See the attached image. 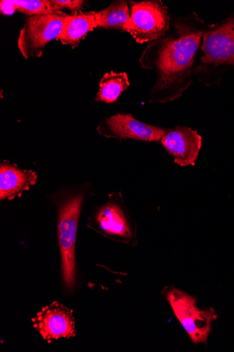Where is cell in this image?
Here are the masks:
<instances>
[{"mask_svg":"<svg viewBox=\"0 0 234 352\" xmlns=\"http://www.w3.org/2000/svg\"><path fill=\"white\" fill-rule=\"evenodd\" d=\"M176 34L160 42L154 63L159 79L154 87V100L165 103L180 97L191 82L194 56L205 32L176 23Z\"/></svg>","mask_w":234,"mask_h":352,"instance_id":"cell-1","label":"cell"},{"mask_svg":"<svg viewBox=\"0 0 234 352\" xmlns=\"http://www.w3.org/2000/svg\"><path fill=\"white\" fill-rule=\"evenodd\" d=\"M85 192L67 195L58 206V241L65 289L71 291L76 280L75 250L80 213Z\"/></svg>","mask_w":234,"mask_h":352,"instance_id":"cell-2","label":"cell"},{"mask_svg":"<svg viewBox=\"0 0 234 352\" xmlns=\"http://www.w3.org/2000/svg\"><path fill=\"white\" fill-rule=\"evenodd\" d=\"M88 227L120 243L134 247L139 243L137 223L130 217L120 192H113L107 202L93 211Z\"/></svg>","mask_w":234,"mask_h":352,"instance_id":"cell-3","label":"cell"},{"mask_svg":"<svg viewBox=\"0 0 234 352\" xmlns=\"http://www.w3.org/2000/svg\"><path fill=\"white\" fill-rule=\"evenodd\" d=\"M161 295L169 302L172 311L194 344H207L212 323L218 318L213 308L200 309L197 299L178 289L167 286Z\"/></svg>","mask_w":234,"mask_h":352,"instance_id":"cell-4","label":"cell"},{"mask_svg":"<svg viewBox=\"0 0 234 352\" xmlns=\"http://www.w3.org/2000/svg\"><path fill=\"white\" fill-rule=\"evenodd\" d=\"M130 7V19L124 31L137 43L153 42L165 36L169 28L170 18L161 2H131Z\"/></svg>","mask_w":234,"mask_h":352,"instance_id":"cell-5","label":"cell"},{"mask_svg":"<svg viewBox=\"0 0 234 352\" xmlns=\"http://www.w3.org/2000/svg\"><path fill=\"white\" fill-rule=\"evenodd\" d=\"M68 16L62 12L29 17L18 40V46L25 58L39 57L45 46L58 39L65 20Z\"/></svg>","mask_w":234,"mask_h":352,"instance_id":"cell-6","label":"cell"},{"mask_svg":"<svg viewBox=\"0 0 234 352\" xmlns=\"http://www.w3.org/2000/svg\"><path fill=\"white\" fill-rule=\"evenodd\" d=\"M97 131L106 138L161 142L168 130L142 122L131 114H117L100 123Z\"/></svg>","mask_w":234,"mask_h":352,"instance_id":"cell-7","label":"cell"},{"mask_svg":"<svg viewBox=\"0 0 234 352\" xmlns=\"http://www.w3.org/2000/svg\"><path fill=\"white\" fill-rule=\"evenodd\" d=\"M33 327L49 343L76 336L73 311L58 302L43 308L32 319Z\"/></svg>","mask_w":234,"mask_h":352,"instance_id":"cell-8","label":"cell"},{"mask_svg":"<svg viewBox=\"0 0 234 352\" xmlns=\"http://www.w3.org/2000/svg\"><path fill=\"white\" fill-rule=\"evenodd\" d=\"M202 50L207 65L234 67V17L205 32Z\"/></svg>","mask_w":234,"mask_h":352,"instance_id":"cell-9","label":"cell"},{"mask_svg":"<svg viewBox=\"0 0 234 352\" xmlns=\"http://www.w3.org/2000/svg\"><path fill=\"white\" fill-rule=\"evenodd\" d=\"M161 143L174 157L175 163L181 166H194L200 148L202 138L195 131L188 126H177L168 130Z\"/></svg>","mask_w":234,"mask_h":352,"instance_id":"cell-10","label":"cell"},{"mask_svg":"<svg viewBox=\"0 0 234 352\" xmlns=\"http://www.w3.org/2000/svg\"><path fill=\"white\" fill-rule=\"evenodd\" d=\"M37 181L35 171L21 170L16 165L4 161L0 165V200L12 201L21 197Z\"/></svg>","mask_w":234,"mask_h":352,"instance_id":"cell-11","label":"cell"},{"mask_svg":"<svg viewBox=\"0 0 234 352\" xmlns=\"http://www.w3.org/2000/svg\"><path fill=\"white\" fill-rule=\"evenodd\" d=\"M97 27L94 12L68 15L58 40L63 45L76 47Z\"/></svg>","mask_w":234,"mask_h":352,"instance_id":"cell-12","label":"cell"},{"mask_svg":"<svg viewBox=\"0 0 234 352\" xmlns=\"http://www.w3.org/2000/svg\"><path fill=\"white\" fill-rule=\"evenodd\" d=\"M129 86L130 82L126 73H107L100 80L95 101L113 104Z\"/></svg>","mask_w":234,"mask_h":352,"instance_id":"cell-13","label":"cell"},{"mask_svg":"<svg viewBox=\"0 0 234 352\" xmlns=\"http://www.w3.org/2000/svg\"><path fill=\"white\" fill-rule=\"evenodd\" d=\"M97 27L104 28L124 29L130 19V13L126 2H115L110 7L98 12H94Z\"/></svg>","mask_w":234,"mask_h":352,"instance_id":"cell-14","label":"cell"},{"mask_svg":"<svg viewBox=\"0 0 234 352\" xmlns=\"http://www.w3.org/2000/svg\"><path fill=\"white\" fill-rule=\"evenodd\" d=\"M14 10L26 15L35 16L51 14L60 10L49 0H14L11 1Z\"/></svg>","mask_w":234,"mask_h":352,"instance_id":"cell-15","label":"cell"},{"mask_svg":"<svg viewBox=\"0 0 234 352\" xmlns=\"http://www.w3.org/2000/svg\"><path fill=\"white\" fill-rule=\"evenodd\" d=\"M52 2L60 10L65 8L73 12H78L84 5V1H82V0H65V1H63V0H52Z\"/></svg>","mask_w":234,"mask_h":352,"instance_id":"cell-16","label":"cell"}]
</instances>
